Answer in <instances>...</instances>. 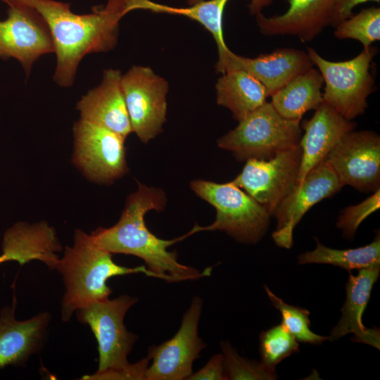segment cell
<instances>
[{
    "mask_svg": "<svg viewBox=\"0 0 380 380\" xmlns=\"http://www.w3.org/2000/svg\"><path fill=\"white\" fill-rule=\"evenodd\" d=\"M36 10L50 30L57 58L53 80L60 86L72 84L84 56L106 52L118 41L120 19L129 12L127 0H108L91 13L79 15L70 4L54 0H15Z\"/></svg>",
    "mask_w": 380,
    "mask_h": 380,
    "instance_id": "6da1fadb",
    "label": "cell"
},
{
    "mask_svg": "<svg viewBox=\"0 0 380 380\" xmlns=\"http://www.w3.org/2000/svg\"><path fill=\"white\" fill-rule=\"evenodd\" d=\"M165 204L163 192L139 184L130 194L118 222L110 228H98L90 234L101 248L113 253L132 255L142 259L156 278L167 282L195 280L210 275L212 267L203 272L181 264L176 252L167 251L183 240L184 235L172 240L161 239L147 228L144 216L151 210H161Z\"/></svg>",
    "mask_w": 380,
    "mask_h": 380,
    "instance_id": "7a4b0ae2",
    "label": "cell"
},
{
    "mask_svg": "<svg viewBox=\"0 0 380 380\" xmlns=\"http://www.w3.org/2000/svg\"><path fill=\"white\" fill-rule=\"evenodd\" d=\"M55 270L61 273L65 284L61 302L63 322H68L77 310L108 298L112 290L107 281L111 277L136 273L156 277L146 265L127 267L118 265L111 253L99 247L91 235L80 229L75 230L72 246L65 247Z\"/></svg>",
    "mask_w": 380,
    "mask_h": 380,
    "instance_id": "3957f363",
    "label": "cell"
},
{
    "mask_svg": "<svg viewBox=\"0 0 380 380\" xmlns=\"http://www.w3.org/2000/svg\"><path fill=\"white\" fill-rule=\"evenodd\" d=\"M137 301L135 297L122 295L94 302L76 311L78 321L89 326L99 351L98 370L81 379L146 380L149 358L134 364H130L127 359L138 336L127 330L124 318Z\"/></svg>",
    "mask_w": 380,
    "mask_h": 380,
    "instance_id": "277c9868",
    "label": "cell"
},
{
    "mask_svg": "<svg viewBox=\"0 0 380 380\" xmlns=\"http://www.w3.org/2000/svg\"><path fill=\"white\" fill-rule=\"evenodd\" d=\"M191 190L216 210L215 221L206 227L196 224L187 236L201 231H222L238 241L258 242L267 232L270 213L241 188L203 179L191 182Z\"/></svg>",
    "mask_w": 380,
    "mask_h": 380,
    "instance_id": "5b68a950",
    "label": "cell"
},
{
    "mask_svg": "<svg viewBox=\"0 0 380 380\" xmlns=\"http://www.w3.org/2000/svg\"><path fill=\"white\" fill-rule=\"evenodd\" d=\"M300 122L283 118L266 101L220 138L217 146L239 161L268 160L299 145Z\"/></svg>",
    "mask_w": 380,
    "mask_h": 380,
    "instance_id": "8992f818",
    "label": "cell"
},
{
    "mask_svg": "<svg viewBox=\"0 0 380 380\" xmlns=\"http://www.w3.org/2000/svg\"><path fill=\"white\" fill-rule=\"evenodd\" d=\"M307 53L323 78V101L348 120L364 114L367 98L375 89L369 69L376 49L370 46L352 59L338 62L324 58L312 48Z\"/></svg>",
    "mask_w": 380,
    "mask_h": 380,
    "instance_id": "52a82bcc",
    "label": "cell"
},
{
    "mask_svg": "<svg viewBox=\"0 0 380 380\" xmlns=\"http://www.w3.org/2000/svg\"><path fill=\"white\" fill-rule=\"evenodd\" d=\"M121 87L132 132L147 143L165 122L168 82L149 67L134 65L122 75Z\"/></svg>",
    "mask_w": 380,
    "mask_h": 380,
    "instance_id": "ba28073f",
    "label": "cell"
},
{
    "mask_svg": "<svg viewBox=\"0 0 380 380\" xmlns=\"http://www.w3.org/2000/svg\"><path fill=\"white\" fill-rule=\"evenodd\" d=\"M302 149L299 145L268 160L248 159L232 181L272 213L294 188L300 170Z\"/></svg>",
    "mask_w": 380,
    "mask_h": 380,
    "instance_id": "9c48e42d",
    "label": "cell"
},
{
    "mask_svg": "<svg viewBox=\"0 0 380 380\" xmlns=\"http://www.w3.org/2000/svg\"><path fill=\"white\" fill-rule=\"evenodd\" d=\"M202 308V299L194 297L175 335L148 349L147 357L152 363L146 371V380H183L193 373L194 361L206 347L198 334Z\"/></svg>",
    "mask_w": 380,
    "mask_h": 380,
    "instance_id": "30bf717a",
    "label": "cell"
},
{
    "mask_svg": "<svg viewBox=\"0 0 380 380\" xmlns=\"http://www.w3.org/2000/svg\"><path fill=\"white\" fill-rule=\"evenodd\" d=\"M9 6L6 19L0 20V58H13L27 75L42 55L54 52L48 25L33 8L15 0H1Z\"/></svg>",
    "mask_w": 380,
    "mask_h": 380,
    "instance_id": "8fae6325",
    "label": "cell"
},
{
    "mask_svg": "<svg viewBox=\"0 0 380 380\" xmlns=\"http://www.w3.org/2000/svg\"><path fill=\"white\" fill-rule=\"evenodd\" d=\"M74 163L89 179L110 182L127 172L124 141L119 134L80 119L75 123Z\"/></svg>",
    "mask_w": 380,
    "mask_h": 380,
    "instance_id": "7c38bea8",
    "label": "cell"
},
{
    "mask_svg": "<svg viewBox=\"0 0 380 380\" xmlns=\"http://www.w3.org/2000/svg\"><path fill=\"white\" fill-rule=\"evenodd\" d=\"M343 185L361 192L380 189V137L369 130L344 134L325 160Z\"/></svg>",
    "mask_w": 380,
    "mask_h": 380,
    "instance_id": "4fadbf2b",
    "label": "cell"
},
{
    "mask_svg": "<svg viewBox=\"0 0 380 380\" xmlns=\"http://www.w3.org/2000/svg\"><path fill=\"white\" fill-rule=\"evenodd\" d=\"M343 186L334 170L324 160L310 170L300 184H296L274 210L277 228L272 233L281 248L293 245V232L307 211L322 200L337 194Z\"/></svg>",
    "mask_w": 380,
    "mask_h": 380,
    "instance_id": "5bb4252c",
    "label": "cell"
},
{
    "mask_svg": "<svg viewBox=\"0 0 380 380\" xmlns=\"http://www.w3.org/2000/svg\"><path fill=\"white\" fill-rule=\"evenodd\" d=\"M313 65L307 52L280 48L255 58L243 57L229 51L217 60L215 68L222 74L232 70L246 71L265 87L270 97Z\"/></svg>",
    "mask_w": 380,
    "mask_h": 380,
    "instance_id": "9a60e30c",
    "label": "cell"
},
{
    "mask_svg": "<svg viewBox=\"0 0 380 380\" xmlns=\"http://www.w3.org/2000/svg\"><path fill=\"white\" fill-rule=\"evenodd\" d=\"M119 70L103 71L101 84L89 90L77 104L81 119L102 126L123 139L132 132L121 87Z\"/></svg>",
    "mask_w": 380,
    "mask_h": 380,
    "instance_id": "2e32d148",
    "label": "cell"
},
{
    "mask_svg": "<svg viewBox=\"0 0 380 380\" xmlns=\"http://www.w3.org/2000/svg\"><path fill=\"white\" fill-rule=\"evenodd\" d=\"M289 7L281 15L270 18L256 15L260 32L266 36L292 35L301 42L315 38L330 25L336 0H288Z\"/></svg>",
    "mask_w": 380,
    "mask_h": 380,
    "instance_id": "e0dca14e",
    "label": "cell"
},
{
    "mask_svg": "<svg viewBox=\"0 0 380 380\" xmlns=\"http://www.w3.org/2000/svg\"><path fill=\"white\" fill-rule=\"evenodd\" d=\"M300 127L305 133L299 143L302 158L297 185L302 183L310 170L325 160L344 134L354 130L355 124L323 101L310 119L303 120Z\"/></svg>",
    "mask_w": 380,
    "mask_h": 380,
    "instance_id": "ac0fdd59",
    "label": "cell"
},
{
    "mask_svg": "<svg viewBox=\"0 0 380 380\" xmlns=\"http://www.w3.org/2000/svg\"><path fill=\"white\" fill-rule=\"evenodd\" d=\"M15 307L6 306L0 312V369L6 366H24L42 347L51 316L40 312L25 320H17Z\"/></svg>",
    "mask_w": 380,
    "mask_h": 380,
    "instance_id": "d6986e66",
    "label": "cell"
},
{
    "mask_svg": "<svg viewBox=\"0 0 380 380\" xmlns=\"http://www.w3.org/2000/svg\"><path fill=\"white\" fill-rule=\"evenodd\" d=\"M380 272V264L358 270L357 275L350 274L346 285V299L341 308V317L328 336L331 341L353 334V341L379 349V330L367 328L362 317L374 284Z\"/></svg>",
    "mask_w": 380,
    "mask_h": 380,
    "instance_id": "ffe728a7",
    "label": "cell"
},
{
    "mask_svg": "<svg viewBox=\"0 0 380 380\" xmlns=\"http://www.w3.org/2000/svg\"><path fill=\"white\" fill-rule=\"evenodd\" d=\"M1 249L6 261H17L23 265L39 260L54 270L58 260L56 253L62 248L54 229L47 223L20 222L5 232Z\"/></svg>",
    "mask_w": 380,
    "mask_h": 380,
    "instance_id": "44dd1931",
    "label": "cell"
},
{
    "mask_svg": "<svg viewBox=\"0 0 380 380\" xmlns=\"http://www.w3.org/2000/svg\"><path fill=\"white\" fill-rule=\"evenodd\" d=\"M217 103L229 109L238 122L266 102L265 87L243 70L227 71L215 85Z\"/></svg>",
    "mask_w": 380,
    "mask_h": 380,
    "instance_id": "7402d4cb",
    "label": "cell"
},
{
    "mask_svg": "<svg viewBox=\"0 0 380 380\" xmlns=\"http://www.w3.org/2000/svg\"><path fill=\"white\" fill-rule=\"evenodd\" d=\"M323 84L321 73L312 67L272 94L270 103L283 118L300 121L306 112L323 103Z\"/></svg>",
    "mask_w": 380,
    "mask_h": 380,
    "instance_id": "603a6c76",
    "label": "cell"
},
{
    "mask_svg": "<svg viewBox=\"0 0 380 380\" xmlns=\"http://www.w3.org/2000/svg\"><path fill=\"white\" fill-rule=\"evenodd\" d=\"M228 1H202L189 8H175L150 0H127L129 12L137 9L148 10L155 13L181 15L198 22L215 39L218 58L223 57L230 51L224 42L222 29L223 13Z\"/></svg>",
    "mask_w": 380,
    "mask_h": 380,
    "instance_id": "cb8c5ba5",
    "label": "cell"
},
{
    "mask_svg": "<svg viewBox=\"0 0 380 380\" xmlns=\"http://www.w3.org/2000/svg\"><path fill=\"white\" fill-rule=\"evenodd\" d=\"M315 250L300 254L298 262L305 264H327L340 267L348 271L360 270L380 264V234L376 232L370 243L356 248L335 249L324 246L315 239Z\"/></svg>",
    "mask_w": 380,
    "mask_h": 380,
    "instance_id": "d4e9b609",
    "label": "cell"
},
{
    "mask_svg": "<svg viewBox=\"0 0 380 380\" xmlns=\"http://www.w3.org/2000/svg\"><path fill=\"white\" fill-rule=\"evenodd\" d=\"M334 36L339 39H351L360 42L365 49L380 39V8L372 6L338 23Z\"/></svg>",
    "mask_w": 380,
    "mask_h": 380,
    "instance_id": "484cf974",
    "label": "cell"
},
{
    "mask_svg": "<svg viewBox=\"0 0 380 380\" xmlns=\"http://www.w3.org/2000/svg\"><path fill=\"white\" fill-rule=\"evenodd\" d=\"M264 288L272 305L281 313V324L298 342L319 345L328 339V336H320L310 330V312L307 309L289 305L274 294L266 285Z\"/></svg>",
    "mask_w": 380,
    "mask_h": 380,
    "instance_id": "4316f807",
    "label": "cell"
},
{
    "mask_svg": "<svg viewBox=\"0 0 380 380\" xmlns=\"http://www.w3.org/2000/svg\"><path fill=\"white\" fill-rule=\"evenodd\" d=\"M262 365L276 372V366L284 359L299 351L297 340L280 324L262 331L260 335Z\"/></svg>",
    "mask_w": 380,
    "mask_h": 380,
    "instance_id": "83f0119b",
    "label": "cell"
},
{
    "mask_svg": "<svg viewBox=\"0 0 380 380\" xmlns=\"http://www.w3.org/2000/svg\"><path fill=\"white\" fill-rule=\"evenodd\" d=\"M227 379L272 380L277 379L276 372L266 369L261 362L240 356L228 341L220 343Z\"/></svg>",
    "mask_w": 380,
    "mask_h": 380,
    "instance_id": "f1b7e54d",
    "label": "cell"
},
{
    "mask_svg": "<svg viewBox=\"0 0 380 380\" xmlns=\"http://www.w3.org/2000/svg\"><path fill=\"white\" fill-rule=\"evenodd\" d=\"M380 208V189L362 202L345 208L338 217L336 226L343 236L353 240L360 224Z\"/></svg>",
    "mask_w": 380,
    "mask_h": 380,
    "instance_id": "f546056e",
    "label": "cell"
},
{
    "mask_svg": "<svg viewBox=\"0 0 380 380\" xmlns=\"http://www.w3.org/2000/svg\"><path fill=\"white\" fill-rule=\"evenodd\" d=\"M189 380H227L222 353L212 356L200 370L192 373Z\"/></svg>",
    "mask_w": 380,
    "mask_h": 380,
    "instance_id": "4dcf8cb0",
    "label": "cell"
},
{
    "mask_svg": "<svg viewBox=\"0 0 380 380\" xmlns=\"http://www.w3.org/2000/svg\"><path fill=\"white\" fill-rule=\"evenodd\" d=\"M367 1L380 2V0H336L330 25L336 27L338 23L351 17L353 9L358 4Z\"/></svg>",
    "mask_w": 380,
    "mask_h": 380,
    "instance_id": "1f68e13d",
    "label": "cell"
},
{
    "mask_svg": "<svg viewBox=\"0 0 380 380\" xmlns=\"http://www.w3.org/2000/svg\"><path fill=\"white\" fill-rule=\"evenodd\" d=\"M274 0H251L248 9L251 15H256L262 10L270 5Z\"/></svg>",
    "mask_w": 380,
    "mask_h": 380,
    "instance_id": "d6a6232c",
    "label": "cell"
},
{
    "mask_svg": "<svg viewBox=\"0 0 380 380\" xmlns=\"http://www.w3.org/2000/svg\"><path fill=\"white\" fill-rule=\"evenodd\" d=\"M202 1L203 0H188V3L191 6Z\"/></svg>",
    "mask_w": 380,
    "mask_h": 380,
    "instance_id": "836d02e7",
    "label": "cell"
}]
</instances>
